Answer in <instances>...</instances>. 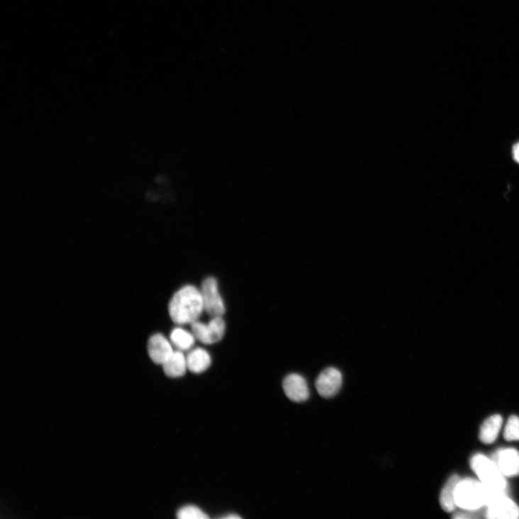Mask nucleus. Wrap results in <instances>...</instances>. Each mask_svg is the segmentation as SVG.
I'll list each match as a JSON object with an SVG mask.
<instances>
[{
    "instance_id": "nucleus-16",
    "label": "nucleus",
    "mask_w": 519,
    "mask_h": 519,
    "mask_svg": "<svg viewBox=\"0 0 519 519\" xmlns=\"http://www.w3.org/2000/svg\"><path fill=\"white\" fill-rule=\"evenodd\" d=\"M504 439L508 442L519 441V418L511 415L505 426Z\"/></svg>"
},
{
    "instance_id": "nucleus-9",
    "label": "nucleus",
    "mask_w": 519,
    "mask_h": 519,
    "mask_svg": "<svg viewBox=\"0 0 519 519\" xmlns=\"http://www.w3.org/2000/svg\"><path fill=\"white\" fill-rule=\"evenodd\" d=\"M283 389L287 398L295 403L305 402L310 397L307 381L297 374H291L284 379Z\"/></svg>"
},
{
    "instance_id": "nucleus-3",
    "label": "nucleus",
    "mask_w": 519,
    "mask_h": 519,
    "mask_svg": "<svg viewBox=\"0 0 519 519\" xmlns=\"http://www.w3.org/2000/svg\"><path fill=\"white\" fill-rule=\"evenodd\" d=\"M472 470L478 475L481 482L498 494H506L507 483L494 462L481 454H474L470 460Z\"/></svg>"
},
{
    "instance_id": "nucleus-20",
    "label": "nucleus",
    "mask_w": 519,
    "mask_h": 519,
    "mask_svg": "<svg viewBox=\"0 0 519 519\" xmlns=\"http://www.w3.org/2000/svg\"><path fill=\"white\" fill-rule=\"evenodd\" d=\"M222 518H224V519H239V518H241V517L240 515H238L237 514H235V513L229 514V515H225V516H223Z\"/></svg>"
},
{
    "instance_id": "nucleus-1",
    "label": "nucleus",
    "mask_w": 519,
    "mask_h": 519,
    "mask_svg": "<svg viewBox=\"0 0 519 519\" xmlns=\"http://www.w3.org/2000/svg\"><path fill=\"white\" fill-rule=\"evenodd\" d=\"M169 315L178 325H191L204 312L201 289L186 285L172 296L169 303Z\"/></svg>"
},
{
    "instance_id": "nucleus-19",
    "label": "nucleus",
    "mask_w": 519,
    "mask_h": 519,
    "mask_svg": "<svg viewBox=\"0 0 519 519\" xmlns=\"http://www.w3.org/2000/svg\"><path fill=\"white\" fill-rule=\"evenodd\" d=\"M513 155L515 160L519 162V143L517 144L513 150Z\"/></svg>"
},
{
    "instance_id": "nucleus-17",
    "label": "nucleus",
    "mask_w": 519,
    "mask_h": 519,
    "mask_svg": "<svg viewBox=\"0 0 519 519\" xmlns=\"http://www.w3.org/2000/svg\"><path fill=\"white\" fill-rule=\"evenodd\" d=\"M179 519H207L209 516L196 506L189 505L182 507L177 512Z\"/></svg>"
},
{
    "instance_id": "nucleus-12",
    "label": "nucleus",
    "mask_w": 519,
    "mask_h": 519,
    "mask_svg": "<svg viewBox=\"0 0 519 519\" xmlns=\"http://www.w3.org/2000/svg\"><path fill=\"white\" fill-rule=\"evenodd\" d=\"M186 359L188 369L194 374L204 372L211 364V358L209 353L202 348L190 350Z\"/></svg>"
},
{
    "instance_id": "nucleus-6",
    "label": "nucleus",
    "mask_w": 519,
    "mask_h": 519,
    "mask_svg": "<svg viewBox=\"0 0 519 519\" xmlns=\"http://www.w3.org/2000/svg\"><path fill=\"white\" fill-rule=\"evenodd\" d=\"M486 518L489 519H518L519 507L506 494L494 497L486 506Z\"/></svg>"
},
{
    "instance_id": "nucleus-18",
    "label": "nucleus",
    "mask_w": 519,
    "mask_h": 519,
    "mask_svg": "<svg viewBox=\"0 0 519 519\" xmlns=\"http://www.w3.org/2000/svg\"><path fill=\"white\" fill-rule=\"evenodd\" d=\"M485 508V507H484ZM484 508L474 510L462 509V510L456 513L454 515V518H475L481 517V514H486V508Z\"/></svg>"
},
{
    "instance_id": "nucleus-5",
    "label": "nucleus",
    "mask_w": 519,
    "mask_h": 519,
    "mask_svg": "<svg viewBox=\"0 0 519 519\" xmlns=\"http://www.w3.org/2000/svg\"><path fill=\"white\" fill-rule=\"evenodd\" d=\"M191 331L197 340L211 345L223 340L226 332V323L222 316L213 317L208 323L199 320L191 324Z\"/></svg>"
},
{
    "instance_id": "nucleus-13",
    "label": "nucleus",
    "mask_w": 519,
    "mask_h": 519,
    "mask_svg": "<svg viewBox=\"0 0 519 519\" xmlns=\"http://www.w3.org/2000/svg\"><path fill=\"white\" fill-rule=\"evenodd\" d=\"M502 424L503 418L500 415H493L489 417L481 427V441L486 445L493 444L498 437Z\"/></svg>"
},
{
    "instance_id": "nucleus-10",
    "label": "nucleus",
    "mask_w": 519,
    "mask_h": 519,
    "mask_svg": "<svg viewBox=\"0 0 519 519\" xmlns=\"http://www.w3.org/2000/svg\"><path fill=\"white\" fill-rule=\"evenodd\" d=\"M147 351L151 360L162 366L174 352L171 341L160 333L155 334L150 338Z\"/></svg>"
},
{
    "instance_id": "nucleus-4",
    "label": "nucleus",
    "mask_w": 519,
    "mask_h": 519,
    "mask_svg": "<svg viewBox=\"0 0 519 519\" xmlns=\"http://www.w3.org/2000/svg\"><path fill=\"white\" fill-rule=\"evenodd\" d=\"M204 312L210 316H223L225 313L224 300L218 289V281L213 277L206 278L201 289Z\"/></svg>"
},
{
    "instance_id": "nucleus-8",
    "label": "nucleus",
    "mask_w": 519,
    "mask_h": 519,
    "mask_svg": "<svg viewBox=\"0 0 519 519\" xmlns=\"http://www.w3.org/2000/svg\"><path fill=\"white\" fill-rule=\"evenodd\" d=\"M491 459L505 477L519 476V452L516 450H498L493 454Z\"/></svg>"
},
{
    "instance_id": "nucleus-14",
    "label": "nucleus",
    "mask_w": 519,
    "mask_h": 519,
    "mask_svg": "<svg viewBox=\"0 0 519 519\" xmlns=\"http://www.w3.org/2000/svg\"><path fill=\"white\" fill-rule=\"evenodd\" d=\"M461 481L457 474H453L449 479L440 495V505L446 512H452L457 506L455 501L456 489Z\"/></svg>"
},
{
    "instance_id": "nucleus-11",
    "label": "nucleus",
    "mask_w": 519,
    "mask_h": 519,
    "mask_svg": "<svg viewBox=\"0 0 519 519\" xmlns=\"http://www.w3.org/2000/svg\"><path fill=\"white\" fill-rule=\"evenodd\" d=\"M162 367L165 375L170 378L182 377L189 370L186 357L179 350L174 351Z\"/></svg>"
},
{
    "instance_id": "nucleus-2",
    "label": "nucleus",
    "mask_w": 519,
    "mask_h": 519,
    "mask_svg": "<svg viewBox=\"0 0 519 519\" xmlns=\"http://www.w3.org/2000/svg\"><path fill=\"white\" fill-rule=\"evenodd\" d=\"M498 495L502 494L494 493L481 482L461 479L456 489L455 501L461 509L474 510L486 507Z\"/></svg>"
},
{
    "instance_id": "nucleus-7",
    "label": "nucleus",
    "mask_w": 519,
    "mask_h": 519,
    "mask_svg": "<svg viewBox=\"0 0 519 519\" xmlns=\"http://www.w3.org/2000/svg\"><path fill=\"white\" fill-rule=\"evenodd\" d=\"M342 383L340 372L333 367L323 371L318 376L316 386L318 394L325 398L335 396L340 391Z\"/></svg>"
},
{
    "instance_id": "nucleus-15",
    "label": "nucleus",
    "mask_w": 519,
    "mask_h": 519,
    "mask_svg": "<svg viewBox=\"0 0 519 519\" xmlns=\"http://www.w3.org/2000/svg\"><path fill=\"white\" fill-rule=\"evenodd\" d=\"M173 346L182 352L190 351L194 348L196 338L194 333L182 328L173 329L169 335Z\"/></svg>"
}]
</instances>
